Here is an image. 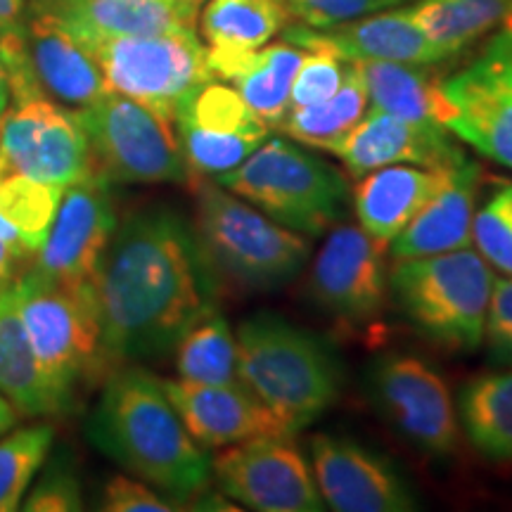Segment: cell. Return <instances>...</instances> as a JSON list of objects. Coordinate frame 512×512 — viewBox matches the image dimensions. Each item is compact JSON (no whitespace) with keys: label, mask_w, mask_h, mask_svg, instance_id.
<instances>
[{"label":"cell","mask_w":512,"mask_h":512,"mask_svg":"<svg viewBox=\"0 0 512 512\" xmlns=\"http://www.w3.org/2000/svg\"><path fill=\"white\" fill-rule=\"evenodd\" d=\"M472 245L494 271L512 275V181L496 183L475 211Z\"/></svg>","instance_id":"obj_35"},{"label":"cell","mask_w":512,"mask_h":512,"mask_svg":"<svg viewBox=\"0 0 512 512\" xmlns=\"http://www.w3.org/2000/svg\"><path fill=\"white\" fill-rule=\"evenodd\" d=\"M0 240L8 242V245H10L12 249H15V252H19L22 256H27V259H31V256H34V254L29 252L27 247H24V242H22V238H19L17 230L12 228L10 223L3 219V216H0Z\"/></svg>","instance_id":"obj_43"},{"label":"cell","mask_w":512,"mask_h":512,"mask_svg":"<svg viewBox=\"0 0 512 512\" xmlns=\"http://www.w3.org/2000/svg\"><path fill=\"white\" fill-rule=\"evenodd\" d=\"M456 411L479 456L512 463V368L472 377L460 389Z\"/></svg>","instance_id":"obj_28"},{"label":"cell","mask_w":512,"mask_h":512,"mask_svg":"<svg viewBox=\"0 0 512 512\" xmlns=\"http://www.w3.org/2000/svg\"><path fill=\"white\" fill-rule=\"evenodd\" d=\"M15 290L31 349L64 406L72 408L81 382L107 368L91 285L69 290L29 268L15 278Z\"/></svg>","instance_id":"obj_7"},{"label":"cell","mask_w":512,"mask_h":512,"mask_svg":"<svg viewBox=\"0 0 512 512\" xmlns=\"http://www.w3.org/2000/svg\"><path fill=\"white\" fill-rule=\"evenodd\" d=\"M176 373L197 384H235L238 377V342L219 306H211L178 339Z\"/></svg>","instance_id":"obj_32"},{"label":"cell","mask_w":512,"mask_h":512,"mask_svg":"<svg viewBox=\"0 0 512 512\" xmlns=\"http://www.w3.org/2000/svg\"><path fill=\"white\" fill-rule=\"evenodd\" d=\"M178 418L204 448H223L240 441L290 434L287 427L249 392L242 382L197 384L188 380H162Z\"/></svg>","instance_id":"obj_20"},{"label":"cell","mask_w":512,"mask_h":512,"mask_svg":"<svg viewBox=\"0 0 512 512\" xmlns=\"http://www.w3.org/2000/svg\"><path fill=\"white\" fill-rule=\"evenodd\" d=\"M366 389L375 408L408 444L446 458L458 448L460 422L448 382L425 358L384 354L370 363Z\"/></svg>","instance_id":"obj_10"},{"label":"cell","mask_w":512,"mask_h":512,"mask_svg":"<svg viewBox=\"0 0 512 512\" xmlns=\"http://www.w3.org/2000/svg\"><path fill=\"white\" fill-rule=\"evenodd\" d=\"M311 470L325 505L337 512H411L418 496L392 460L337 434H313Z\"/></svg>","instance_id":"obj_17"},{"label":"cell","mask_w":512,"mask_h":512,"mask_svg":"<svg viewBox=\"0 0 512 512\" xmlns=\"http://www.w3.org/2000/svg\"><path fill=\"white\" fill-rule=\"evenodd\" d=\"M0 166L67 188L93 174L91 145L67 107L48 98L12 102L0 121Z\"/></svg>","instance_id":"obj_14"},{"label":"cell","mask_w":512,"mask_h":512,"mask_svg":"<svg viewBox=\"0 0 512 512\" xmlns=\"http://www.w3.org/2000/svg\"><path fill=\"white\" fill-rule=\"evenodd\" d=\"M10 100H12V93H10V83H8V76H5V69H3V64H0V121H3L5 112H8V107H10Z\"/></svg>","instance_id":"obj_45"},{"label":"cell","mask_w":512,"mask_h":512,"mask_svg":"<svg viewBox=\"0 0 512 512\" xmlns=\"http://www.w3.org/2000/svg\"><path fill=\"white\" fill-rule=\"evenodd\" d=\"M494 268L472 247L394 261L389 271L401 316L448 351L472 354L484 344Z\"/></svg>","instance_id":"obj_4"},{"label":"cell","mask_w":512,"mask_h":512,"mask_svg":"<svg viewBox=\"0 0 512 512\" xmlns=\"http://www.w3.org/2000/svg\"><path fill=\"white\" fill-rule=\"evenodd\" d=\"M17 418H19V415H17L15 408H12L10 401L5 399L3 394H0V437H3L5 432H10L12 427L17 425Z\"/></svg>","instance_id":"obj_44"},{"label":"cell","mask_w":512,"mask_h":512,"mask_svg":"<svg viewBox=\"0 0 512 512\" xmlns=\"http://www.w3.org/2000/svg\"><path fill=\"white\" fill-rule=\"evenodd\" d=\"M283 36L294 46L325 50L347 62H448L444 50L434 46L430 36L418 27L408 5L325 29H313L299 22L287 24Z\"/></svg>","instance_id":"obj_18"},{"label":"cell","mask_w":512,"mask_h":512,"mask_svg":"<svg viewBox=\"0 0 512 512\" xmlns=\"http://www.w3.org/2000/svg\"><path fill=\"white\" fill-rule=\"evenodd\" d=\"M448 169V166H446ZM446 169L392 164L361 176L354 188L358 226L389 247L444 181Z\"/></svg>","instance_id":"obj_25"},{"label":"cell","mask_w":512,"mask_h":512,"mask_svg":"<svg viewBox=\"0 0 512 512\" xmlns=\"http://www.w3.org/2000/svg\"><path fill=\"white\" fill-rule=\"evenodd\" d=\"M235 342L240 382L292 434L337 401L342 366L323 337L273 313H259L240 325Z\"/></svg>","instance_id":"obj_3"},{"label":"cell","mask_w":512,"mask_h":512,"mask_svg":"<svg viewBox=\"0 0 512 512\" xmlns=\"http://www.w3.org/2000/svg\"><path fill=\"white\" fill-rule=\"evenodd\" d=\"M62 192L64 188L57 185L0 166V216L17 230L31 254H36L48 238Z\"/></svg>","instance_id":"obj_33"},{"label":"cell","mask_w":512,"mask_h":512,"mask_svg":"<svg viewBox=\"0 0 512 512\" xmlns=\"http://www.w3.org/2000/svg\"><path fill=\"white\" fill-rule=\"evenodd\" d=\"M479 181L482 169L470 157L448 166L444 181L389 242L394 261L420 259L472 247V223H475Z\"/></svg>","instance_id":"obj_23"},{"label":"cell","mask_w":512,"mask_h":512,"mask_svg":"<svg viewBox=\"0 0 512 512\" xmlns=\"http://www.w3.org/2000/svg\"><path fill=\"white\" fill-rule=\"evenodd\" d=\"M408 10L434 46L453 60L510 22L512 0H415Z\"/></svg>","instance_id":"obj_29"},{"label":"cell","mask_w":512,"mask_h":512,"mask_svg":"<svg viewBox=\"0 0 512 512\" xmlns=\"http://www.w3.org/2000/svg\"><path fill=\"white\" fill-rule=\"evenodd\" d=\"M387 245L361 226H337L313 256L309 297L342 328H368L382 316L389 290Z\"/></svg>","instance_id":"obj_13"},{"label":"cell","mask_w":512,"mask_h":512,"mask_svg":"<svg viewBox=\"0 0 512 512\" xmlns=\"http://www.w3.org/2000/svg\"><path fill=\"white\" fill-rule=\"evenodd\" d=\"M486 356L498 368H512V275L494 280L484 328Z\"/></svg>","instance_id":"obj_38"},{"label":"cell","mask_w":512,"mask_h":512,"mask_svg":"<svg viewBox=\"0 0 512 512\" xmlns=\"http://www.w3.org/2000/svg\"><path fill=\"white\" fill-rule=\"evenodd\" d=\"M27 12L53 19L83 43H95L195 29L200 8L185 0H29Z\"/></svg>","instance_id":"obj_22"},{"label":"cell","mask_w":512,"mask_h":512,"mask_svg":"<svg viewBox=\"0 0 512 512\" xmlns=\"http://www.w3.org/2000/svg\"><path fill=\"white\" fill-rule=\"evenodd\" d=\"M117 226L110 181L93 171L64 188L48 238L34 254V271L55 285L83 290L91 285Z\"/></svg>","instance_id":"obj_16"},{"label":"cell","mask_w":512,"mask_h":512,"mask_svg":"<svg viewBox=\"0 0 512 512\" xmlns=\"http://www.w3.org/2000/svg\"><path fill=\"white\" fill-rule=\"evenodd\" d=\"M98 451L171 501L188 503L207 491L211 458L178 418L162 380L143 368L110 375L88 420Z\"/></svg>","instance_id":"obj_2"},{"label":"cell","mask_w":512,"mask_h":512,"mask_svg":"<svg viewBox=\"0 0 512 512\" xmlns=\"http://www.w3.org/2000/svg\"><path fill=\"white\" fill-rule=\"evenodd\" d=\"M185 3H190V5H195V8H200L204 0H185Z\"/></svg>","instance_id":"obj_46"},{"label":"cell","mask_w":512,"mask_h":512,"mask_svg":"<svg viewBox=\"0 0 512 512\" xmlns=\"http://www.w3.org/2000/svg\"><path fill=\"white\" fill-rule=\"evenodd\" d=\"M361 74L370 107L396 117L448 128L453 105L446 98L444 76L437 64L415 62H351Z\"/></svg>","instance_id":"obj_27"},{"label":"cell","mask_w":512,"mask_h":512,"mask_svg":"<svg viewBox=\"0 0 512 512\" xmlns=\"http://www.w3.org/2000/svg\"><path fill=\"white\" fill-rule=\"evenodd\" d=\"M290 19L285 0H207L200 29L209 50L247 53L271 43Z\"/></svg>","instance_id":"obj_30"},{"label":"cell","mask_w":512,"mask_h":512,"mask_svg":"<svg viewBox=\"0 0 512 512\" xmlns=\"http://www.w3.org/2000/svg\"><path fill=\"white\" fill-rule=\"evenodd\" d=\"M211 475L233 501L259 512L325 510L309 460L290 434H266L223 446L211 458Z\"/></svg>","instance_id":"obj_12"},{"label":"cell","mask_w":512,"mask_h":512,"mask_svg":"<svg viewBox=\"0 0 512 512\" xmlns=\"http://www.w3.org/2000/svg\"><path fill=\"white\" fill-rule=\"evenodd\" d=\"M290 17L313 29L335 27L351 19L375 15V12L394 10L411 5L415 0H285Z\"/></svg>","instance_id":"obj_37"},{"label":"cell","mask_w":512,"mask_h":512,"mask_svg":"<svg viewBox=\"0 0 512 512\" xmlns=\"http://www.w3.org/2000/svg\"><path fill=\"white\" fill-rule=\"evenodd\" d=\"M183 505L171 501L169 496H159L150 486L138 482V479L114 475L110 482L105 484L102 491L100 510L107 512H138V510H152V512H169L181 510Z\"/></svg>","instance_id":"obj_40"},{"label":"cell","mask_w":512,"mask_h":512,"mask_svg":"<svg viewBox=\"0 0 512 512\" xmlns=\"http://www.w3.org/2000/svg\"><path fill=\"white\" fill-rule=\"evenodd\" d=\"M31 74L43 98L79 112L110 93L93 50L62 24L24 12Z\"/></svg>","instance_id":"obj_21"},{"label":"cell","mask_w":512,"mask_h":512,"mask_svg":"<svg viewBox=\"0 0 512 512\" xmlns=\"http://www.w3.org/2000/svg\"><path fill=\"white\" fill-rule=\"evenodd\" d=\"M214 181L306 238L328 233L349 200L342 171L285 138H266L238 169Z\"/></svg>","instance_id":"obj_6"},{"label":"cell","mask_w":512,"mask_h":512,"mask_svg":"<svg viewBox=\"0 0 512 512\" xmlns=\"http://www.w3.org/2000/svg\"><path fill=\"white\" fill-rule=\"evenodd\" d=\"M91 145L93 171L110 183H188L174 121L119 93L76 112Z\"/></svg>","instance_id":"obj_8"},{"label":"cell","mask_w":512,"mask_h":512,"mask_svg":"<svg viewBox=\"0 0 512 512\" xmlns=\"http://www.w3.org/2000/svg\"><path fill=\"white\" fill-rule=\"evenodd\" d=\"M370 98L361 74L349 62L339 91L332 98L309 107H294L278 124V131L285 133L294 143H302L318 150L332 152L339 140L366 117Z\"/></svg>","instance_id":"obj_31"},{"label":"cell","mask_w":512,"mask_h":512,"mask_svg":"<svg viewBox=\"0 0 512 512\" xmlns=\"http://www.w3.org/2000/svg\"><path fill=\"white\" fill-rule=\"evenodd\" d=\"M216 278L195 226L178 211L150 207L126 216L91 280L107 366L171 354L216 306Z\"/></svg>","instance_id":"obj_1"},{"label":"cell","mask_w":512,"mask_h":512,"mask_svg":"<svg viewBox=\"0 0 512 512\" xmlns=\"http://www.w3.org/2000/svg\"><path fill=\"white\" fill-rule=\"evenodd\" d=\"M86 46L93 50L112 93L126 95L171 121L202 83L214 79L207 46L195 29L112 36Z\"/></svg>","instance_id":"obj_9"},{"label":"cell","mask_w":512,"mask_h":512,"mask_svg":"<svg viewBox=\"0 0 512 512\" xmlns=\"http://www.w3.org/2000/svg\"><path fill=\"white\" fill-rule=\"evenodd\" d=\"M50 446L53 430L48 425L22 427L0 439V512L19 508Z\"/></svg>","instance_id":"obj_34"},{"label":"cell","mask_w":512,"mask_h":512,"mask_svg":"<svg viewBox=\"0 0 512 512\" xmlns=\"http://www.w3.org/2000/svg\"><path fill=\"white\" fill-rule=\"evenodd\" d=\"M174 124L190 176L200 178L238 169L271 133V126L221 79L202 83L183 102Z\"/></svg>","instance_id":"obj_15"},{"label":"cell","mask_w":512,"mask_h":512,"mask_svg":"<svg viewBox=\"0 0 512 512\" xmlns=\"http://www.w3.org/2000/svg\"><path fill=\"white\" fill-rule=\"evenodd\" d=\"M195 233L209 264L242 290H275L304 271L311 256L306 235L233 195L211 178L195 181Z\"/></svg>","instance_id":"obj_5"},{"label":"cell","mask_w":512,"mask_h":512,"mask_svg":"<svg viewBox=\"0 0 512 512\" xmlns=\"http://www.w3.org/2000/svg\"><path fill=\"white\" fill-rule=\"evenodd\" d=\"M332 155L342 159L354 178L392 164L446 169L467 157L448 128L418 124L375 107H368L366 117L332 147Z\"/></svg>","instance_id":"obj_19"},{"label":"cell","mask_w":512,"mask_h":512,"mask_svg":"<svg viewBox=\"0 0 512 512\" xmlns=\"http://www.w3.org/2000/svg\"><path fill=\"white\" fill-rule=\"evenodd\" d=\"M304 55V48L285 38L247 53L207 48V62L214 79L230 83L271 128H278L290 110L292 83Z\"/></svg>","instance_id":"obj_24"},{"label":"cell","mask_w":512,"mask_h":512,"mask_svg":"<svg viewBox=\"0 0 512 512\" xmlns=\"http://www.w3.org/2000/svg\"><path fill=\"white\" fill-rule=\"evenodd\" d=\"M444 81L453 105L448 131L512 171V19Z\"/></svg>","instance_id":"obj_11"},{"label":"cell","mask_w":512,"mask_h":512,"mask_svg":"<svg viewBox=\"0 0 512 512\" xmlns=\"http://www.w3.org/2000/svg\"><path fill=\"white\" fill-rule=\"evenodd\" d=\"M81 508V486L72 472L62 467L46 472L22 501V510L27 512H72Z\"/></svg>","instance_id":"obj_39"},{"label":"cell","mask_w":512,"mask_h":512,"mask_svg":"<svg viewBox=\"0 0 512 512\" xmlns=\"http://www.w3.org/2000/svg\"><path fill=\"white\" fill-rule=\"evenodd\" d=\"M22 261H27V256L15 252L8 242L0 240V287L15 280V271Z\"/></svg>","instance_id":"obj_42"},{"label":"cell","mask_w":512,"mask_h":512,"mask_svg":"<svg viewBox=\"0 0 512 512\" xmlns=\"http://www.w3.org/2000/svg\"><path fill=\"white\" fill-rule=\"evenodd\" d=\"M27 0H0V34L24 22Z\"/></svg>","instance_id":"obj_41"},{"label":"cell","mask_w":512,"mask_h":512,"mask_svg":"<svg viewBox=\"0 0 512 512\" xmlns=\"http://www.w3.org/2000/svg\"><path fill=\"white\" fill-rule=\"evenodd\" d=\"M349 62L325 50H306L290 93V110L309 107L332 98L347 76ZM287 110V112H290Z\"/></svg>","instance_id":"obj_36"},{"label":"cell","mask_w":512,"mask_h":512,"mask_svg":"<svg viewBox=\"0 0 512 512\" xmlns=\"http://www.w3.org/2000/svg\"><path fill=\"white\" fill-rule=\"evenodd\" d=\"M0 394L19 418H48L69 411L31 349L19 316L15 280L0 287Z\"/></svg>","instance_id":"obj_26"}]
</instances>
